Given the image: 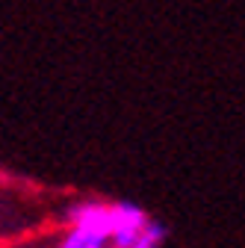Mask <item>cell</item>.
Wrapping results in <instances>:
<instances>
[{"mask_svg": "<svg viewBox=\"0 0 245 248\" xmlns=\"http://www.w3.org/2000/svg\"><path fill=\"white\" fill-rule=\"evenodd\" d=\"M115 225V207L104 198H77L62 207V228H89L112 236Z\"/></svg>", "mask_w": 245, "mask_h": 248, "instance_id": "6da1fadb", "label": "cell"}, {"mask_svg": "<svg viewBox=\"0 0 245 248\" xmlns=\"http://www.w3.org/2000/svg\"><path fill=\"white\" fill-rule=\"evenodd\" d=\"M115 207V225H112V248H130L139 242V236L148 231V225L154 222L148 216V210L136 201H112Z\"/></svg>", "mask_w": 245, "mask_h": 248, "instance_id": "7a4b0ae2", "label": "cell"}, {"mask_svg": "<svg viewBox=\"0 0 245 248\" xmlns=\"http://www.w3.org/2000/svg\"><path fill=\"white\" fill-rule=\"evenodd\" d=\"M53 248H112V236L89 228H62L53 239Z\"/></svg>", "mask_w": 245, "mask_h": 248, "instance_id": "3957f363", "label": "cell"}, {"mask_svg": "<svg viewBox=\"0 0 245 248\" xmlns=\"http://www.w3.org/2000/svg\"><path fill=\"white\" fill-rule=\"evenodd\" d=\"M166 236H168L166 225L151 222V225H148V231L139 236V242H133L130 248H163V245H166Z\"/></svg>", "mask_w": 245, "mask_h": 248, "instance_id": "277c9868", "label": "cell"}]
</instances>
